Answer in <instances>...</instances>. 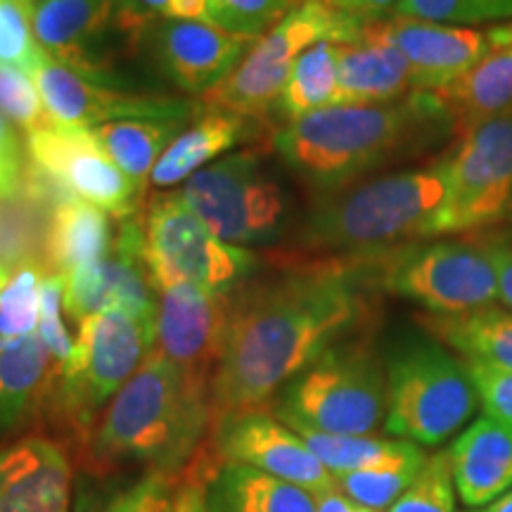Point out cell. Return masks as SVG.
I'll list each match as a JSON object with an SVG mask.
<instances>
[{"mask_svg": "<svg viewBox=\"0 0 512 512\" xmlns=\"http://www.w3.org/2000/svg\"><path fill=\"white\" fill-rule=\"evenodd\" d=\"M302 437L316 458L332 475L342 477L349 472L370 470V467L394 465L422 456V448L413 441H394L377 437H347V434H325L309 427H290Z\"/></svg>", "mask_w": 512, "mask_h": 512, "instance_id": "32", "label": "cell"}, {"mask_svg": "<svg viewBox=\"0 0 512 512\" xmlns=\"http://www.w3.org/2000/svg\"><path fill=\"white\" fill-rule=\"evenodd\" d=\"M157 347V320L110 311L79 323L74 349L55 377V408L81 441Z\"/></svg>", "mask_w": 512, "mask_h": 512, "instance_id": "9", "label": "cell"}, {"mask_svg": "<svg viewBox=\"0 0 512 512\" xmlns=\"http://www.w3.org/2000/svg\"><path fill=\"white\" fill-rule=\"evenodd\" d=\"M207 482L209 512H316L311 491L249 465H216Z\"/></svg>", "mask_w": 512, "mask_h": 512, "instance_id": "27", "label": "cell"}, {"mask_svg": "<svg viewBox=\"0 0 512 512\" xmlns=\"http://www.w3.org/2000/svg\"><path fill=\"white\" fill-rule=\"evenodd\" d=\"M446 162L448 200L437 235L503 221L512 207V112L467 128Z\"/></svg>", "mask_w": 512, "mask_h": 512, "instance_id": "14", "label": "cell"}, {"mask_svg": "<svg viewBox=\"0 0 512 512\" xmlns=\"http://www.w3.org/2000/svg\"><path fill=\"white\" fill-rule=\"evenodd\" d=\"M34 34L50 60L91 81L138 88L121 62L140 55L147 19L131 0H36Z\"/></svg>", "mask_w": 512, "mask_h": 512, "instance_id": "12", "label": "cell"}, {"mask_svg": "<svg viewBox=\"0 0 512 512\" xmlns=\"http://www.w3.org/2000/svg\"><path fill=\"white\" fill-rule=\"evenodd\" d=\"M271 413L287 427L370 437L387 418V375L373 332L335 344L273 399Z\"/></svg>", "mask_w": 512, "mask_h": 512, "instance_id": "5", "label": "cell"}, {"mask_svg": "<svg viewBox=\"0 0 512 512\" xmlns=\"http://www.w3.org/2000/svg\"><path fill=\"white\" fill-rule=\"evenodd\" d=\"M448 458L453 484L467 508L494 503L512 486V427L479 418L453 441Z\"/></svg>", "mask_w": 512, "mask_h": 512, "instance_id": "24", "label": "cell"}, {"mask_svg": "<svg viewBox=\"0 0 512 512\" xmlns=\"http://www.w3.org/2000/svg\"><path fill=\"white\" fill-rule=\"evenodd\" d=\"M356 512H375V510H366V508H356Z\"/></svg>", "mask_w": 512, "mask_h": 512, "instance_id": "52", "label": "cell"}, {"mask_svg": "<svg viewBox=\"0 0 512 512\" xmlns=\"http://www.w3.org/2000/svg\"><path fill=\"white\" fill-rule=\"evenodd\" d=\"M387 512H456L453 498V470L448 451L427 458L415 482Z\"/></svg>", "mask_w": 512, "mask_h": 512, "instance_id": "39", "label": "cell"}, {"mask_svg": "<svg viewBox=\"0 0 512 512\" xmlns=\"http://www.w3.org/2000/svg\"><path fill=\"white\" fill-rule=\"evenodd\" d=\"M46 271L36 264H22L0 290V347L15 339L36 335L41 318V285Z\"/></svg>", "mask_w": 512, "mask_h": 512, "instance_id": "34", "label": "cell"}, {"mask_svg": "<svg viewBox=\"0 0 512 512\" xmlns=\"http://www.w3.org/2000/svg\"><path fill=\"white\" fill-rule=\"evenodd\" d=\"M358 24L325 0H302L271 31L256 38L252 50L226 81L202 95L204 110H226L259 121H273L275 102L283 93L294 62L320 41L349 43L361 36Z\"/></svg>", "mask_w": 512, "mask_h": 512, "instance_id": "10", "label": "cell"}, {"mask_svg": "<svg viewBox=\"0 0 512 512\" xmlns=\"http://www.w3.org/2000/svg\"><path fill=\"white\" fill-rule=\"evenodd\" d=\"M10 266L8 264H5V261L3 259H0V290H3V287L5 285H8V280H10Z\"/></svg>", "mask_w": 512, "mask_h": 512, "instance_id": "50", "label": "cell"}, {"mask_svg": "<svg viewBox=\"0 0 512 512\" xmlns=\"http://www.w3.org/2000/svg\"><path fill=\"white\" fill-rule=\"evenodd\" d=\"M34 83L48 114L60 128L91 131L102 124L128 119L183 121L185 124L190 117H195V100L91 81L53 60L38 69Z\"/></svg>", "mask_w": 512, "mask_h": 512, "instance_id": "15", "label": "cell"}, {"mask_svg": "<svg viewBox=\"0 0 512 512\" xmlns=\"http://www.w3.org/2000/svg\"><path fill=\"white\" fill-rule=\"evenodd\" d=\"M479 240L494 264L498 302L505 306V311L512 313V242L501 235H479Z\"/></svg>", "mask_w": 512, "mask_h": 512, "instance_id": "45", "label": "cell"}, {"mask_svg": "<svg viewBox=\"0 0 512 512\" xmlns=\"http://www.w3.org/2000/svg\"><path fill=\"white\" fill-rule=\"evenodd\" d=\"M427 458L430 456L422 453V456L403 460V463L349 472V475L337 477L339 491H342L349 501H354L358 508L375 512L389 510L403 496V491L415 482V477L422 472Z\"/></svg>", "mask_w": 512, "mask_h": 512, "instance_id": "33", "label": "cell"}, {"mask_svg": "<svg viewBox=\"0 0 512 512\" xmlns=\"http://www.w3.org/2000/svg\"><path fill=\"white\" fill-rule=\"evenodd\" d=\"M64 283H67V278L62 273H46V278H43L41 318H38L36 330L38 339L53 358L57 373L74 349V339L69 337L67 325H64Z\"/></svg>", "mask_w": 512, "mask_h": 512, "instance_id": "40", "label": "cell"}, {"mask_svg": "<svg viewBox=\"0 0 512 512\" xmlns=\"http://www.w3.org/2000/svg\"><path fill=\"white\" fill-rule=\"evenodd\" d=\"M465 361V358H463ZM467 373L477 389V399L482 403L486 418L512 427V373L489 366V363L465 361Z\"/></svg>", "mask_w": 512, "mask_h": 512, "instance_id": "41", "label": "cell"}, {"mask_svg": "<svg viewBox=\"0 0 512 512\" xmlns=\"http://www.w3.org/2000/svg\"><path fill=\"white\" fill-rule=\"evenodd\" d=\"M131 5L147 22L171 19V22L211 24L209 0H131Z\"/></svg>", "mask_w": 512, "mask_h": 512, "instance_id": "44", "label": "cell"}, {"mask_svg": "<svg viewBox=\"0 0 512 512\" xmlns=\"http://www.w3.org/2000/svg\"><path fill=\"white\" fill-rule=\"evenodd\" d=\"M382 361L387 375L384 430L389 434L437 446L475 413L479 399L465 361L425 330L394 337Z\"/></svg>", "mask_w": 512, "mask_h": 512, "instance_id": "6", "label": "cell"}, {"mask_svg": "<svg viewBox=\"0 0 512 512\" xmlns=\"http://www.w3.org/2000/svg\"><path fill=\"white\" fill-rule=\"evenodd\" d=\"M508 219H510V226H512V207H510V214H508Z\"/></svg>", "mask_w": 512, "mask_h": 512, "instance_id": "53", "label": "cell"}, {"mask_svg": "<svg viewBox=\"0 0 512 512\" xmlns=\"http://www.w3.org/2000/svg\"><path fill=\"white\" fill-rule=\"evenodd\" d=\"M31 12L15 0H0V67H15L34 76L50 57L38 46Z\"/></svg>", "mask_w": 512, "mask_h": 512, "instance_id": "36", "label": "cell"}, {"mask_svg": "<svg viewBox=\"0 0 512 512\" xmlns=\"http://www.w3.org/2000/svg\"><path fill=\"white\" fill-rule=\"evenodd\" d=\"M415 323L465 361L489 363L512 373V313L486 306L465 313H420Z\"/></svg>", "mask_w": 512, "mask_h": 512, "instance_id": "28", "label": "cell"}, {"mask_svg": "<svg viewBox=\"0 0 512 512\" xmlns=\"http://www.w3.org/2000/svg\"><path fill=\"white\" fill-rule=\"evenodd\" d=\"M64 278V313L76 323L110 311L157 320L159 299L143 261V226L136 216L119 221L112 254Z\"/></svg>", "mask_w": 512, "mask_h": 512, "instance_id": "18", "label": "cell"}, {"mask_svg": "<svg viewBox=\"0 0 512 512\" xmlns=\"http://www.w3.org/2000/svg\"><path fill=\"white\" fill-rule=\"evenodd\" d=\"M114 240L117 233L110 214L74 197L60 202L53 209L43 240L46 259L53 268L50 273L67 275L76 268L105 259L107 254H112Z\"/></svg>", "mask_w": 512, "mask_h": 512, "instance_id": "29", "label": "cell"}, {"mask_svg": "<svg viewBox=\"0 0 512 512\" xmlns=\"http://www.w3.org/2000/svg\"><path fill=\"white\" fill-rule=\"evenodd\" d=\"M27 166V145L19 138L17 128L0 114V202L22 195Z\"/></svg>", "mask_w": 512, "mask_h": 512, "instance_id": "43", "label": "cell"}, {"mask_svg": "<svg viewBox=\"0 0 512 512\" xmlns=\"http://www.w3.org/2000/svg\"><path fill=\"white\" fill-rule=\"evenodd\" d=\"M446 200V159L316 192L287 240V252L366 256L411 245L437 235Z\"/></svg>", "mask_w": 512, "mask_h": 512, "instance_id": "4", "label": "cell"}, {"mask_svg": "<svg viewBox=\"0 0 512 512\" xmlns=\"http://www.w3.org/2000/svg\"><path fill=\"white\" fill-rule=\"evenodd\" d=\"M183 126V121L128 119L91 128V136L100 150L119 166L121 174L145 192L159 157L174 143Z\"/></svg>", "mask_w": 512, "mask_h": 512, "instance_id": "30", "label": "cell"}, {"mask_svg": "<svg viewBox=\"0 0 512 512\" xmlns=\"http://www.w3.org/2000/svg\"><path fill=\"white\" fill-rule=\"evenodd\" d=\"M72 465L53 439L27 437L0 451V512H69Z\"/></svg>", "mask_w": 512, "mask_h": 512, "instance_id": "21", "label": "cell"}, {"mask_svg": "<svg viewBox=\"0 0 512 512\" xmlns=\"http://www.w3.org/2000/svg\"><path fill=\"white\" fill-rule=\"evenodd\" d=\"M451 136L458 131L446 100L413 91L382 105H332L287 121L273 128L271 150L316 195L380 176Z\"/></svg>", "mask_w": 512, "mask_h": 512, "instance_id": "2", "label": "cell"}, {"mask_svg": "<svg viewBox=\"0 0 512 512\" xmlns=\"http://www.w3.org/2000/svg\"><path fill=\"white\" fill-rule=\"evenodd\" d=\"M181 482L183 479H178V475L152 472L119 498H114L107 512H174Z\"/></svg>", "mask_w": 512, "mask_h": 512, "instance_id": "42", "label": "cell"}, {"mask_svg": "<svg viewBox=\"0 0 512 512\" xmlns=\"http://www.w3.org/2000/svg\"><path fill=\"white\" fill-rule=\"evenodd\" d=\"M55 377L53 358L38 335L0 347V439L34 418L48 392H53Z\"/></svg>", "mask_w": 512, "mask_h": 512, "instance_id": "26", "label": "cell"}, {"mask_svg": "<svg viewBox=\"0 0 512 512\" xmlns=\"http://www.w3.org/2000/svg\"><path fill=\"white\" fill-rule=\"evenodd\" d=\"M143 261L157 294L174 285H195L230 294L264 268V256L216 238L181 192L155 195L143 211Z\"/></svg>", "mask_w": 512, "mask_h": 512, "instance_id": "8", "label": "cell"}, {"mask_svg": "<svg viewBox=\"0 0 512 512\" xmlns=\"http://www.w3.org/2000/svg\"><path fill=\"white\" fill-rule=\"evenodd\" d=\"M15 3H19V5H27V8L34 10V3H36V0H15Z\"/></svg>", "mask_w": 512, "mask_h": 512, "instance_id": "51", "label": "cell"}, {"mask_svg": "<svg viewBox=\"0 0 512 512\" xmlns=\"http://www.w3.org/2000/svg\"><path fill=\"white\" fill-rule=\"evenodd\" d=\"M0 114L27 136L60 128L43 105L34 76L15 67H0Z\"/></svg>", "mask_w": 512, "mask_h": 512, "instance_id": "37", "label": "cell"}, {"mask_svg": "<svg viewBox=\"0 0 512 512\" xmlns=\"http://www.w3.org/2000/svg\"><path fill=\"white\" fill-rule=\"evenodd\" d=\"M491 48L453 86L439 91L456 119L458 136L479 121L512 112V22L489 29Z\"/></svg>", "mask_w": 512, "mask_h": 512, "instance_id": "25", "label": "cell"}, {"mask_svg": "<svg viewBox=\"0 0 512 512\" xmlns=\"http://www.w3.org/2000/svg\"><path fill=\"white\" fill-rule=\"evenodd\" d=\"M380 292L427 313L479 311L498 302L496 271L482 240H418L368 254Z\"/></svg>", "mask_w": 512, "mask_h": 512, "instance_id": "11", "label": "cell"}, {"mask_svg": "<svg viewBox=\"0 0 512 512\" xmlns=\"http://www.w3.org/2000/svg\"><path fill=\"white\" fill-rule=\"evenodd\" d=\"M413 91L411 64L380 22L366 24L356 41L337 43V105H382Z\"/></svg>", "mask_w": 512, "mask_h": 512, "instance_id": "22", "label": "cell"}, {"mask_svg": "<svg viewBox=\"0 0 512 512\" xmlns=\"http://www.w3.org/2000/svg\"><path fill=\"white\" fill-rule=\"evenodd\" d=\"M211 425V384L185 373L155 347L102 411L83 460L95 475L124 463L178 475L202 448Z\"/></svg>", "mask_w": 512, "mask_h": 512, "instance_id": "3", "label": "cell"}, {"mask_svg": "<svg viewBox=\"0 0 512 512\" xmlns=\"http://www.w3.org/2000/svg\"><path fill=\"white\" fill-rule=\"evenodd\" d=\"M394 15L453 27H477L512 22V0H399Z\"/></svg>", "mask_w": 512, "mask_h": 512, "instance_id": "35", "label": "cell"}, {"mask_svg": "<svg viewBox=\"0 0 512 512\" xmlns=\"http://www.w3.org/2000/svg\"><path fill=\"white\" fill-rule=\"evenodd\" d=\"M216 238L235 247L268 249L292 238V197L259 150H240L197 171L178 190Z\"/></svg>", "mask_w": 512, "mask_h": 512, "instance_id": "7", "label": "cell"}, {"mask_svg": "<svg viewBox=\"0 0 512 512\" xmlns=\"http://www.w3.org/2000/svg\"><path fill=\"white\" fill-rule=\"evenodd\" d=\"M27 145V183L24 188L38 202L81 200L124 221L138 214L145 192L121 174L95 143L91 131L53 128L31 133Z\"/></svg>", "mask_w": 512, "mask_h": 512, "instance_id": "13", "label": "cell"}, {"mask_svg": "<svg viewBox=\"0 0 512 512\" xmlns=\"http://www.w3.org/2000/svg\"><path fill=\"white\" fill-rule=\"evenodd\" d=\"M380 27L413 69L415 91L439 93L453 86L489 53V31L389 15Z\"/></svg>", "mask_w": 512, "mask_h": 512, "instance_id": "20", "label": "cell"}, {"mask_svg": "<svg viewBox=\"0 0 512 512\" xmlns=\"http://www.w3.org/2000/svg\"><path fill=\"white\" fill-rule=\"evenodd\" d=\"M377 294L370 256L285 252L278 268L233 292L211 377V425L271 411L287 382L342 339L370 332Z\"/></svg>", "mask_w": 512, "mask_h": 512, "instance_id": "1", "label": "cell"}, {"mask_svg": "<svg viewBox=\"0 0 512 512\" xmlns=\"http://www.w3.org/2000/svg\"><path fill=\"white\" fill-rule=\"evenodd\" d=\"M302 0H209L211 24L230 34L259 38Z\"/></svg>", "mask_w": 512, "mask_h": 512, "instance_id": "38", "label": "cell"}, {"mask_svg": "<svg viewBox=\"0 0 512 512\" xmlns=\"http://www.w3.org/2000/svg\"><path fill=\"white\" fill-rule=\"evenodd\" d=\"M486 512H512V491L503 494L501 498H496V501L489 505V510H486Z\"/></svg>", "mask_w": 512, "mask_h": 512, "instance_id": "49", "label": "cell"}, {"mask_svg": "<svg viewBox=\"0 0 512 512\" xmlns=\"http://www.w3.org/2000/svg\"><path fill=\"white\" fill-rule=\"evenodd\" d=\"M332 8L342 12L358 24H373L387 19L389 12L394 15V8L399 0H325Z\"/></svg>", "mask_w": 512, "mask_h": 512, "instance_id": "46", "label": "cell"}, {"mask_svg": "<svg viewBox=\"0 0 512 512\" xmlns=\"http://www.w3.org/2000/svg\"><path fill=\"white\" fill-rule=\"evenodd\" d=\"M261 124L266 121L226 110H204L166 147L152 171L150 185L157 190H169L185 183L204 166L254 140L261 133Z\"/></svg>", "mask_w": 512, "mask_h": 512, "instance_id": "23", "label": "cell"}, {"mask_svg": "<svg viewBox=\"0 0 512 512\" xmlns=\"http://www.w3.org/2000/svg\"><path fill=\"white\" fill-rule=\"evenodd\" d=\"M358 505L349 501L342 491H325V494H316V512H356Z\"/></svg>", "mask_w": 512, "mask_h": 512, "instance_id": "48", "label": "cell"}, {"mask_svg": "<svg viewBox=\"0 0 512 512\" xmlns=\"http://www.w3.org/2000/svg\"><path fill=\"white\" fill-rule=\"evenodd\" d=\"M337 43L320 41L299 55L290 79L275 102L273 119L280 124L337 105Z\"/></svg>", "mask_w": 512, "mask_h": 512, "instance_id": "31", "label": "cell"}, {"mask_svg": "<svg viewBox=\"0 0 512 512\" xmlns=\"http://www.w3.org/2000/svg\"><path fill=\"white\" fill-rule=\"evenodd\" d=\"M254 43L207 22L157 19L147 24L140 55L166 86L202 98L238 69Z\"/></svg>", "mask_w": 512, "mask_h": 512, "instance_id": "16", "label": "cell"}, {"mask_svg": "<svg viewBox=\"0 0 512 512\" xmlns=\"http://www.w3.org/2000/svg\"><path fill=\"white\" fill-rule=\"evenodd\" d=\"M233 292L211 294L195 285L159 292L157 349L185 373L211 384L226 337Z\"/></svg>", "mask_w": 512, "mask_h": 512, "instance_id": "19", "label": "cell"}, {"mask_svg": "<svg viewBox=\"0 0 512 512\" xmlns=\"http://www.w3.org/2000/svg\"><path fill=\"white\" fill-rule=\"evenodd\" d=\"M174 512H209L207 508V482L197 477H185L178 486Z\"/></svg>", "mask_w": 512, "mask_h": 512, "instance_id": "47", "label": "cell"}, {"mask_svg": "<svg viewBox=\"0 0 512 512\" xmlns=\"http://www.w3.org/2000/svg\"><path fill=\"white\" fill-rule=\"evenodd\" d=\"M207 451L216 465H249L302 486L313 496L339 489L335 475L320 463L309 444L271 411H256L221 422L209 432Z\"/></svg>", "mask_w": 512, "mask_h": 512, "instance_id": "17", "label": "cell"}]
</instances>
